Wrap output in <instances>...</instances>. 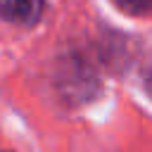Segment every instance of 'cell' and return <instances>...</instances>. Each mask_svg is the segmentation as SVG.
I'll return each mask as SVG.
<instances>
[{"instance_id": "6da1fadb", "label": "cell", "mask_w": 152, "mask_h": 152, "mask_svg": "<svg viewBox=\"0 0 152 152\" xmlns=\"http://www.w3.org/2000/svg\"><path fill=\"white\" fill-rule=\"evenodd\" d=\"M121 12L133 17H147L152 14V0H112Z\"/></svg>"}, {"instance_id": "7a4b0ae2", "label": "cell", "mask_w": 152, "mask_h": 152, "mask_svg": "<svg viewBox=\"0 0 152 152\" xmlns=\"http://www.w3.org/2000/svg\"><path fill=\"white\" fill-rule=\"evenodd\" d=\"M0 19L19 24V0H0Z\"/></svg>"}, {"instance_id": "3957f363", "label": "cell", "mask_w": 152, "mask_h": 152, "mask_svg": "<svg viewBox=\"0 0 152 152\" xmlns=\"http://www.w3.org/2000/svg\"><path fill=\"white\" fill-rule=\"evenodd\" d=\"M142 83H145L147 93L152 95V59H150V64H147V66H145V71H142Z\"/></svg>"}]
</instances>
